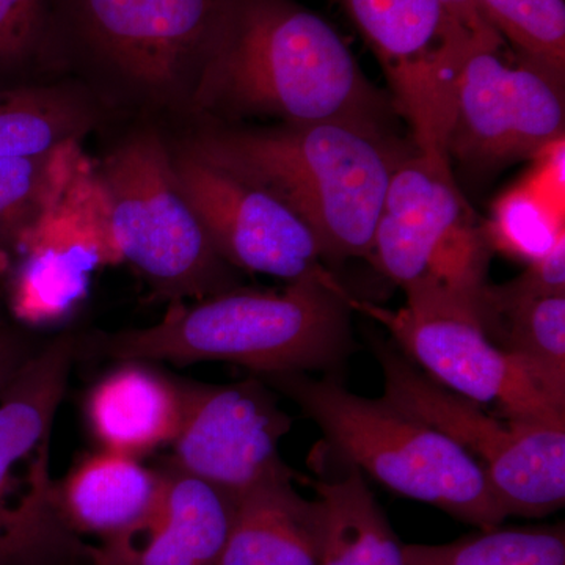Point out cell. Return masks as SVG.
I'll return each instance as SVG.
<instances>
[{
    "mask_svg": "<svg viewBox=\"0 0 565 565\" xmlns=\"http://www.w3.org/2000/svg\"><path fill=\"white\" fill-rule=\"evenodd\" d=\"M177 143L280 200L307 223L327 259L370 258L390 178L404 156L379 126L353 121L270 129L203 122Z\"/></svg>",
    "mask_w": 565,
    "mask_h": 565,
    "instance_id": "6da1fadb",
    "label": "cell"
},
{
    "mask_svg": "<svg viewBox=\"0 0 565 565\" xmlns=\"http://www.w3.org/2000/svg\"><path fill=\"white\" fill-rule=\"evenodd\" d=\"M384 102L348 44L294 0H236L196 93L193 120L269 117L285 125L381 128Z\"/></svg>",
    "mask_w": 565,
    "mask_h": 565,
    "instance_id": "7a4b0ae2",
    "label": "cell"
},
{
    "mask_svg": "<svg viewBox=\"0 0 565 565\" xmlns=\"http://www.w3.org/2000/svg\"><path fill=\"white\" fill-rule=\"evenodd\" d=\"M351 294L302 278L280 292L234 288L177 305L145 329L79 337L77 351L117 362H230L258 375L333 373L352 352Z\"/></svg>",
    "mask_w": 565,
    "mask_h": 565,
    "instance_id": "3957f363",
    "label": "cell"
},
{
    "mask_svg": "<svg viewBox=\"0 0 565 565\" xmlns=\"http://www.w3.org/2000/svg\"><path fill=\"white\" fill-rule=\"evenodd\" d=\"M236 0H57L62 74L109 109L193 120Z\"/></svg>",
    "mask_w": 565,
    "mask_h": 565,
    "instance_id": "277c9868",
    "label": "cell"
},
{
    "mask_svg": "<svg viewBox=\"0 0 565 565\" xmlns=\"http://www.w3.org/2000/svg\"><path fill=\"white\" fill-rule=\"evenodd\" d=\"M310 416L334 451L394 493L492 530L508 519L482 468L451 438L385 397L367 399L307 373L263 375Z\"/></svg>",
    "mask_w": 565,
    "mask_h": 565,
    "instance_id": "5b68a950",
    "label": "cell"
},
{
    "mask_svg": "<svg viewBox=\"0 0 565 565\" xmlns=\"http://www.w3.org/2000/svg\"><path fill=\"white\" fill-rule=\"evenodd\" d=\"M109 202L111 239L152 297L203 300L237 288L234 267L218 255L174 174L172 148L148 126L129 134L98 166Z\"/></svg>",
    "mask_w": 565,
    "mask_h": 565,
    "instance_id": "8992f818",
    "label": "cell"
},
{
    "mask_svg": "<svg viewBox=\"0 0 565 565\" xmlns=\"http://www.w3.org/2000/svg\"><path fill=\"white\" fill-rule=\"evenodd\" d=\"M77 343L73 333L44 343L0 396V565H65L88 550L50 475L52 426Z\"/></svg>",
    "mask_w": 565,
    "mask_h": 565,
    "instance_id": "52a82bcc",
    "label": "cell"
},
{
    "mask_svg": "<svg viewBox=\"0 0 565 565\" xmlns=\"http://www.w3.org/2000/svg\"><path fill=\"white\" fill-rule=\"evenodd\" d=\"M384 397L451 438L484 471L505 515L537 519L565 501V424L497 418L424 374L392 345L375 343Z\"/></svg>",
    "mask_w": 565,
    "mask_h": 565,
    "instance_id": "ba28073f",
    "label": "cell"
},
{
    "mask_svg": "<svg viewBox=\"0 0 565 565\" xmlns=\"http://www.w3.org/2000/svg\"><path fill=\"white\" fill-rule=\"evenodd\" d=\"M397 310L351 297L352 310L384 326L404 355L449 392L494 405L504 418L565 424L561 405L525 364L494 343L481 313V296L422 288L405 292Z\"/></svg>",
    "mask_w": 565,
    "mask_h": 565,
    "instance_id": "9c48e42d",
    "label": "cell"
},
{
    "mask_svg": "<svg viewBox=\"0 0 565 565\" xmlns=\"http://www.w3.org/2000/svg\"><path fill=\"white\" fill-rule=\"evenodd\" d=\"M490 250L486 226L475 222L451 163L419 151L404 154L375 225L371 256L379 269L404 292L445 288L478 297Z\"/></svg>",
    "mask_w": 565,
    "mask_h": 565,
    "instance_id": "30bf717a",
    "label": "cell"
},
{
    "mask_svg": "<svg viewBox=\"0 0 565 565\" xmlns=\"http://www.w3.org/2000/svg\"><path fill=\"white\" fill-rule=\"evenodd\" d=\"M503 50L468 55L452 87L446 156L481 173L563 143L564 76Z\"/></svg>",
    "mask_w": 565,
    "mask_h": 565,
    "instance_id": "8fae6325",
    "label": "cell"
},
{
    "mask_svg": "<svg viewBox=\"0 0 565 565\" xmlns=\"http://www.w3.org/2000/svg\"><path fill=\"white\" fill-rule=\"evenodd\" d=\"M340 2L381 63L418 151L448 161L452 87L478 47L457 31L438 0Z\"/></svg>",
    "mask_w": 565,
    "mask_h": 565,
    "instance_id": "7c38bea8",
    "label": "cell"
},
{
    "mask_svg": "<svg viewBox=\"0 0 565 565\" xmlns=\"http://www.w3.org/2000/svg\"><path fill=\"white\" fill-rule=\"evenodd\" d=\"M181 191L204 232L230 266L282 280L334 281L326 253L307 223L269 192L170 143Z\"/></svg>",
    "mask_w": 565,
    "mask_h": 565,
    "instance_id": "4fadbf2b",
    "label": "cell"
},
{
    "mask_svg": "<svg viewBox=\"0 0 565 565\" xmlns=\"http://www.w3.org/2000/svg\"><path fill=\"white\" fill-rule=\"evenodd\" d=\"M10 280V308L25 326L73 313L99 266L121 263L111 239L109 202L87 159L57 204L29 233Z\"/></svg>",
    "mask_w": 565,
    "mask_h": 565,
    "instance_id": "5bb4252c",
    "label": "cell"
},
{
    "mask_svg": "<svg viewBox=\"0 0 565 565\" xmlns=\"http://www.w3.org/2000/svg\"><path fill=\"white\" fill-rule=\"evenodd\" d=\"M291 419L259 379L185 386L173 438V467L241 498L278 476L292 475L280 457Z\"/></svg>",
    "mask_w": 565,
    "mask_h": 565,
    "instance_id": "9a60e30c",
    "label": "cell"
},
{
    "mask_svg": "<svg viewBox=\"0 0 565 565\" xmlns=\"http://www.w3.org/2000/svg\"><path fill=\"white\" fill-rule=\"evenodd\" d=\"M162 471V492L137 530L96 545L109 565H218L239 498L173 467Z\"/></svg>",
    "mask_w": 565,
    "mask_h": 565,
    "instance_id": "2e32d148",
    "label": "cell"
},
{
    "mask_svg": "<svg viewBox=\"0 0 565 565\" xmlns=\"http://www.w3.org/2000/svg\"><path fill=\"white\" fill-rule=\"evenodd\" d=\"M278 476L239 498L218 565H319L326 514L319 498L307 500Z\"/></svg>",
    "mask_w": 565,
    "mask_h": 565,
    "instance_id": "e0dca14e",
    "label": "cell"
},
{
    "mask_svg": "<svg viewBox=\"0 0 565 565\" xmlns=\"http://www.w3.org/2000/svg\"><path fill=\"white\" fill-rule=\"evenodd\" d=\"M93 388L87 403L93 434L107 451L139 457L177 437L185 386L174 385L145 362H120Z\"/></svg>",
    "mask_w": 565,
    "mask_h": 565,
    "instance_id": "ac0fdd59",
    "label": "cell"
},
{
    "mask_svg": "<svg viewBox=\"0 0 565 565\" xmlns=\"http://www.w3.org/2000/svg\"><path fill=\"white\" fill-rule=\"evenodd\" d=\"M162 471L134 456L104 451L88 457L58 486L62 514L74 534L115 541L152 514L162 492Z\"/></svg>",
    "mask_w": 565,
    "mask_h": 565,
    "instance_id": "d6986e66",
    "label": "cell"
},
{
    "mask_svg": "<svg viewBox=\"0 0 565 565\" xmlns=\"http://www.w3.org/2000/svg\"><path fill=\"white\" fill-rule=\"evenodd\" d=\"M106 111L76 79L0 90V159L44 154L81 141L103 122Z\"/></svg>",
    "mask_w": 565,
    "mask_h": 565,
    "instance_id": "ffe728a7",
    "label": "cell"
},
{
    "mask_svg": "<svg viewBox=\"0 0 565 565\" xmlns=\"http://www.w3.org/2000/svg\"><path fill=\"white\" fill-rule=\"evenodd\" d=\"M345 468L344 475L315 484L326 514L319 565H405L404 545L362 471L349 463Z\"/></svg>",
    "mask_w": 565,
    "mask_h": 565,
    "instance_id": "44dd1931",
    "label": "cell"
},
{
    "mask_svg": "<svg viewBox=\"0 0 565 565\" xmlns=\"http://www.w3.org/2000/svg\"><path fill=\"white\" fill-rule=\"evenodd\" d=\"M79 143L0 159V262L10 263L36 223L62 199L84 161Z\"/></svg>",
    "mask_w": 565,
    "mask_h": 565,
    "instance_id": "7402d4cb",
    "label": "cell"
},
{
    "mask_svg": "<svg viewBox=\"0 0 565 565\" xmlns=\"http://www.w3.org/2000/svg\"><path fill=\"white\" fill-rule=\"evenodd\" d=\"M494 343L516 356L565 405V294L534 297L482 315Z\"/></svg>",
    "mask_w": 565,
    "mask_h": 565,
    "instance_id": "603a6c76",
    "label": "cell"
},
{
    "mask_svg": "<svg viewBox=\"0 0 565 565\" xmlns=\"http://www.w3.org/2000/svg\"><path fill=\"white\" fill-rule=\"evenodd\" d=\"M405 565H565L564 526L508 527L440 545L403 546Z\"/></svg>",
    "mask_w": 565,
    "mask_h": 565,
    "instance_id": "cb8c5ba5",
    "label": "cell"
},
{
    "mask_svg": "<svg viewBox=\"0 0 565 565\" xmlns=\"http://www.w3.org/2000/svg\"><path fill=\"white\" fill-rule=\"evenodd\" d=\"M57 0H0V77L62 76Z\"/></svg>",
    "mask_w": 565,
    "mask_h": 565,
    "instance_id": "d4e9b609",
    "label": "cell"
},
{
    "mask_svg": "<svg viewBox=\"0 0 565 565\" xmlns=\"http://www.w3.org/2000/svg\"><path fill=\"white\" fill-rule=\"evenodd\" d=\"M539 180L505 192L486 226L490 247L527 264L539 262L564 239L563 215Z\"/></svg>",
    "mask_w": 565,
    "mask_h": 565,
    "instance_id": "484cf974",
    "label": "cell"
},
{
    "mask_svg": "<svg viewBox=\"0 0 565 565\" xmlns=\"http://www.w3.org/2000/svg\"><path fill=\"white\" fill-rule=\"evenodd\" d=\"M484 20L516 54L565 74V0H476Z\"/></svg>",
    "mask_w": 565,
    "mask_h": 565,
    "instance_id": "4316f807",
    "label": "cell"
},
{
    "mask_svg": "<svg viewBox=\"0 0 565 565\" xmlns=\"http://www.w3.org/2000/svg\"><path fill=\"white\" fill-rule=\"evenodd\" d=\"M44 343L13 327L0 326V396L31 363Z\"/></svg>",
    "mask_w": 565,
    "mask_h": 565,
    "instance_id": "83f0119b",
    "label": "cell"
},
{
    "mask_svg": "<svg viewBox=\"0 0 565 565\" xmlns=\"http://www.w3.org/2000/svg\"><path fill=\"white\" fill-rule=\"evenodd\" d=\"M449 20L465 39L470 40L478 50L505 46L504 40L498 35L476 6V0H438Z\"/></svg>",
    "mask_w": 565,
    "mask_h": 565,
    "instance_id": "f1b7e54d",
    "label": "cell"
},
{
    "mask_svg": "<svg viewBox=\"0 0 565 565\" xmlns=\"http://www.w3.org/2000/svg\"><path fill=\"white\" fill-rule=\"evenodd\" d=\"M65 565H107L106 561L99 556L96 546H88L87 552L84 555L77 556L76 559L70 561Z\"/></svg>",
    "mask_w": 565,
    "mask_h": 565,
    "instance_id": "f546056e",
    "label": "cell"
},
{
    "mask_svg": "<svg viewBox=\"0 0 565 565\" xmlns=\"http://www.w3.org/2000/svg\"><path fill=\"white\" fill-rule=\"evenodd\" d=\"M7 267H9V264H6V263L0 262V275H2L3 273H6Z\"/></svg>",
    "mask_w": 565,
    "mask_h": 565,
    "instance_id": "4dcf8cb0",
    "label": "cell"
}]
</instances>
